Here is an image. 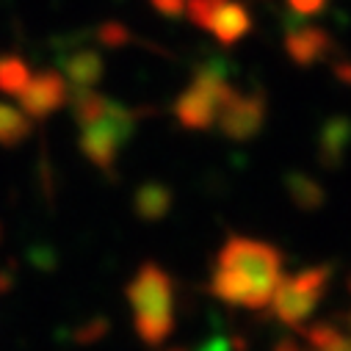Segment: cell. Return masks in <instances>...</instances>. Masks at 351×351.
Here are the masks:
<instances>
[{
	"label": "cell",
	"instance_id": "1",
	"mask_svg": "<svg viewBox=\"0 0 351 351\" xmlns=\"http://www.w3.org/2000/svg\"><path fill=\"white\" fill-rule=\"evenodd\" d=\"M282 280V254L277 246L232 235L216 254L213 274H210V293L232 307L263 310L277 282Z\"/></svg>",
	"mask_w": 351,
	"mask_h": 351
},
{
	"label": "cell",
	"instance_id": "2",
	"mask_svg": "<svg viewBox=\"0 0 351 351\" xmlns=\"http://www.w3.org/2000/svg\"><path fill=\"white\" fill-rule=\"evenodd\" d=\"M133 326L144 346H163L174 329V285L158 263H144L125 288Z\"/></svg>",
	"mask_w": 351,
	"mask_h": 351
},
{
	"label": "cell",
	"instance_id": "3",
	"mask_svg": "<svg viewBox=\"0 0 351 351\" xmlns=\"http://www.w3.org/2000/svg\"><path fill=\"white\" fill-rule=\"evenodd\" d=\"M235 95V86L227 80V66L210 61L202 69H197L191 86L178 97L174 117L189 130H208L219 122L221 111Z\"/></svg>",
	"mask_w": 351,
	"mask_h": 351
},
{
	"label": "cell",
	"instance_id": "4",
	"mask_svg": "<svg viewBox=\"0 0 351 351\" xmlns=\"http://www.w3.org/2000/svg\"><path fill=\"white\" fill-rule=\"evenodd\" d=\"M136 119H138L136 111L111 100L108 108L95 122L80 128L77 147L86 155V160L92 166H97L100 171H108L114 166L117 155L122 152V147L130 141V136L136 130Z\"/></svg>",
	"mask_w": 351,
	"mask_h": 351
},
{
	"label": "cell",
	"instance_id": "5",
	"mask_svg": "<svg viewBox=\"0 0 351 351\" xmlns=\"http://www.w3.org/2000/svg\"><path fill=\"white\" fill-rule=\"evenodd\" d=\"M329 277H332L329 266H315V269H304L293 277H282L274 288V296H271L277 318L282 324L299 329L321 304L324 291L329 285Z\"/></svg>",
	"mask_w": 351,
	"mask_h": 351
},
{
	"label": "cell",
	"instance_id": "6",
	"mask_svg": "<svg viewBox=\"0 0 351 351\" xmlns=\"http://www.w3.org/2000/svg\"><path fill=\"white\" fill-rule=\"evenodd\" d=\"M183 14L197 28L210 31L224 47H232L252 31V14L235 0H186Z\"/></svg>",
	"mask_w": 351,
	"mask_h": 351
},
{
	"label": "cell",
	"instance_id": "7",
	"mask_svg": "<svg viewBox=\"0 0 351 351\" xmlns=\"http://www.w3.org/2000/svg\"><path fill=\"white\" fill-rule=\"evenodd\" d=\"M17 97H20V106H23L25 117L47 119L53 111L66 106V100H69V83L64 80L61 72L45 69V72L31 75V80L25 83V89Z\"/></svg>",
	"mask_w": 351,
	"mask_h": 351
},
{
	"label": "cell",
	"instance_id": "8",
	"mask_svg": "<svg viewBox=\"0 0 351 351\" xmlns=\"http://www.w3.org/2000/svg\"><path fill=\"white\" fill-rule=\"evenodd\" d=\"M266 114H269L266 97H263L260 92H252V95H241L238 92L227 103V108L221 111V117H219L216 125L221 128V133L227 138H232V141H249V138H254L263 130V125H266Z\"/></svg>",
	"mask_w": 351,
	"mask_h": 351
},
{
	"label": "cell",
	"instance_id": "9",
	"mask_svg": "<svg viewBox=\"0 0 351 351\" xmlns=\"http://www.w3.org/2000/svg\"><path fill=\"white\" fill-rule=\"evenodd\" d=\"M285 50H288L293 64L313 66L335 50V42L324 28L304 23L296 14H288L285 17Z\"/></svg>",
	"mask_w": 351,
	"mask_h": 351
},
{
	"label": "cell",
	"instance_id": "10",
	"mask_svg": "<svg viewBox=\"0 0 351 351\" xmlns=\"http://www.w3.org/2000/svg\"><path fill=\"white\" fill-rule=\"evenodd\" d=\"M103 72H106L103 56L92 47L72 50L61 64V75L72 89H95V86L103 80Z\"/></svg>",
	"mask_w": 351,
	"mask_h": 351
},
{
	"label": "cell",
	"instance_id": "11",
	"mask_svg": "<svg viewBox=\"0 0 351 351\" xmlns=\"http://www.w3.org/2000/svg\"><path fill=\"white\" fill-rule=\"evenodd\" d=\"M348 147H351V119L329 117L318 133V160L326 169H337L346 160Z\"/></svg>",
	"mask_w": 351,
	"mask_h": 351
},
{
	"label": "cell",
	"instance_id": "12",
	"mask_svg": "<svg viewBox=\"0 0 351 351\" xmlns=\"http://www.w3.org/2000/svg\"><path fill=\"white\" fill-rule=\"evenodd\" d=\"M133 208H136V216L144 219V221H160L169 208H171V191L160 183H147L136 191V199H133Z\"/></svg>",
	"mask_w": 351,
	"mask_h": 351
},
{
	"label": "cell",
	"instance_id": "13",
	"mask_svg": "<svg viewBox=\"0 0 351 351\" xmlns=\"http://www.w3.org/2000/svg\"><path fill=\"white\" fill-rule=\"evenodd\" d=\"M285 189H288L293 205L302 208V210H318L324 205V199H326L321 183L313 180L310 174H302V171H291L288 174V178H285Z\"/></svg>",
	"mask_w": 351,
	"mask_h": 351
},
{
	"label": "cell",
	"instance_id": "14",
	"mask_svg": "<svg viewBox=\"0 0 351 351\" xmlns=\"http://www.w3.org/2000/svg\"><path fill=\"white\" fill-rule=\"evenodd\" d=\"M34 130V119L25 117L20 108L0 103V147H17Z\"/></svg>",
	"mask_w": 351,
	"mask_h": 351
},
{
	"label": "cell",
	"instance_id": "15",
	"mask_svg": "<svg viewBox=\"0 0 351 351\" xmlns=\"http://www.w3.org/2000/svg\"><path fill=\"white\" fill-rule=\"evenodd\" d=\"M304 340L313 351H351V335L340 332L335 324H313L304 329Z\"/></svg>",
	"mask_w": 351,
	"mask_h": 351
},
{
	"label": "cell",
	"instance_id": "16",
	"mask_svg": "<svg viewBox=\"0 0 351 351\" xmlns=\"http://www.w3.org/2000/svg\"><path fill=\"white\" fill-rule=\"evenodd\" d=\"M28 80H31V69L20 56H0V92L17 97Z\"/></svg>",
	"mask_w": 351,
	"mask_h": 351
},
{
	"label": "cell",
	"instance_id": "17",
	"mask_svg": "<svg viewBox=\"0 0 351 351\" xmlns=\"http://www.w3.org/2000/svg\"><path fill=\"white\" fill-rule=\"evenodd\" d=\"M97 36H100V42H103L106 47H119L122 42H128V28L119 25V23H106Z\"/></svg>",
	"mask_w": 351,
	"mask_h": 351
},
{
	"label": "cell",
	"instance_id": "18",
	"mask_svg": "<svg viewBox=\"0 0 351 351\" xmlns=\"http://www.w3.org/2000/svg\"><path fill=\"white\" fill-rule=\"evenodd\" d=\"M329 0H288L291 6V14L296 17H313V14H321L326 9Z\"/></svg>",
	"mask_w": 351,
	"mask_h": 351
},
{
	"label": "cell",
	"instance_id": "19",
	"mask_svg": "<svg viewBox=\"0 0 351 351\" xmlns=\"http://www.w3.org/2000/svg\"><path fill=\"white\" fill-rule=\"evenodd\" d=\"M149 3L163 17H180L186 12V0H149Z\"/></svg>",
	"mask_w": 351,
	"mask_h": 351
},
{
	"label": "cell",
	"instance_id": "20",
	"mask_svg": "<svg viewBox=\"0 0 351 351\" xmlns=\"http://www.w3.org/2000/svg\"><path fill=\"white\" fill-rule=\"evenodd\" d=\"M335 75H337V80H343L346 86H351V61L348 58L335 61Z\"/></svg>",
	"mask_w": 351,
	"mask_h": 351
},
{
	"label": "cell",
	"instance_id": "21",
	"mask_svg": "<svg viewBox=\"0 0 351 351\" xmlns=\"http://www.w3.org/2000/svg\"><path fill=\"white\" fill-rule=\"evenodd\" d=\"M274 351H299V348H296V346H293L291 340H282V343H280V346H277Z\"/></svg>",
	"mask_w": 351,
	"mask_h": 351
},
{
	"label": "cell",
	"instance_id": "22",
	"mask_svg": "<svg viewBox=\"0 0 351 351\" xmlns=\"http://www.w3.org/2000/svg\"><path fill=\"white\" fill-rule=\"evenodd\" d=\"M348 326H351V315H348Z\"/></svg>",
	"mask_w": 351,
	"mask_h": 351
},
{
	"label": "cell",
	"instance_id": "23",
	"mask_svg": "<svg viewBox=\"0 0 351 351\" xmlns=\"http://www.w3.org/2000/svg\"><path fill=\"white\" fill-rule=\"evenodd\" d=\"M348 291H351V280H348Z\"/></svg>",
	"mask_w": 351,
	"mask_h": 351
}]
</instances>
